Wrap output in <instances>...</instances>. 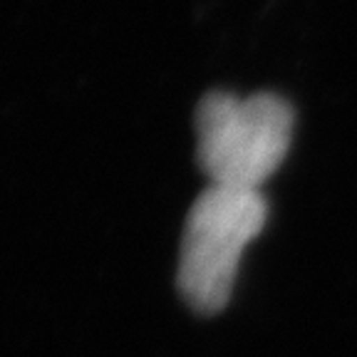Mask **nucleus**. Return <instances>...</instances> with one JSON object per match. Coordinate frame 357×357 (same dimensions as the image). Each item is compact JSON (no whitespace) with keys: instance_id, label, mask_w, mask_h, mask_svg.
<instances>
[{"instance_id":"nucleus-1","label":"nucleus","mask_w":357,"mask_h":357,"mask_svg":"<svg viewBox=\"0 0 357 357\" xmlns=\"http://www.w3.org/2000/svg\"><path fill=\"white\" fill-rule=\"evenodd\" d=\"M296 112L273 92H211L196 109V156L211 184L261 191L283 164Z\"/></svg>"},{"instance_id":"nucleus-2","label":"nucleus","mask_w":357,"mask_h":357,"mask_svg":"<svg viewBox=\"0 0 357 357\" xmlns=\"http://www.w3.org/2000/svg\"><path fill=\"white\" fill-rule=\"evenodd\" d=\"M266 218L268 201L253 189L211 184L194 201L178 253V290L196 312L213 315L226 307L241 256Z\"/></svg>"}]
</instances>
